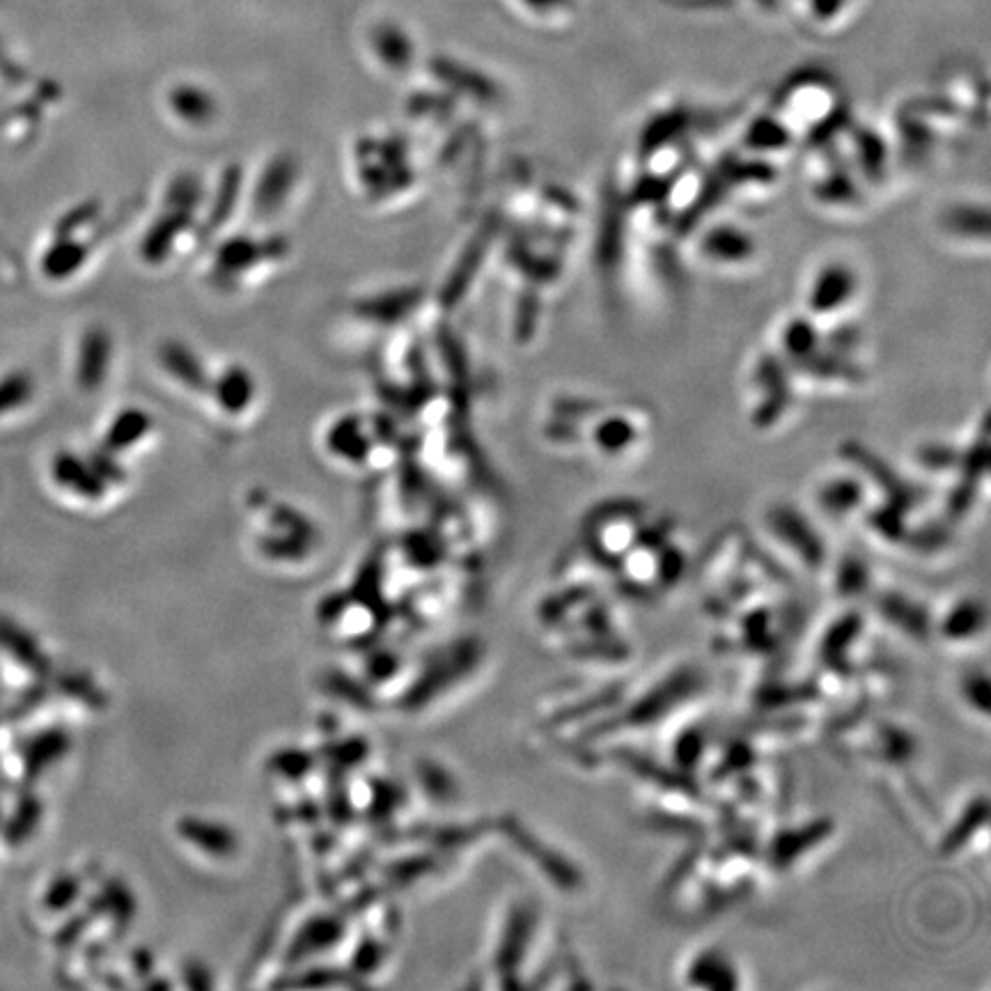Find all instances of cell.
I'll return each instance as SVG.
<instances>
[{
  "mask_svg": "<svg viewBox=\"0 0 991 991\" xmlns=\"http://www.w3.org/2000/svg\"><path fill=\"white\" fill-rule=\"evenodd\" d=\"M639 439H641V427L633 422L626 414L606 416L597 422V427L592 429L594 448H597L602 455H611V457H618V455L631 450L639 444Z\"/></svg>",
  "mask_w": 991,
  "mask_h": 991,
  "instance_id": "52a82bcc",
  "label": "cell"
},
{
  "mask_svg": "<svg viewBox=\"0 0 991 991\" xmlns=\"http://www.w3.org/2000/svg\"><path fill=\"white\" fill-rule=\"evenodd\" d=\"M975 207H953L943 216V225L950 234L964 232L966 236L975 234V230L987 234V212L975 218Z\"/></svg>",
  "mask_w": 991,
  "mask_h": 991,
  "instance_id": "5bb4252c",
  "label": "cell"
},
{
  "mask_svg": "<svg viewBox=\"0 0 991 991\" xmlns=\"http://www.w3.org/2000/svg\"><path fill=\"white\" fill-rule=\"evenodd\" d=\"M982 813H987V801L984 799H978V801H973L969 808H966V813L962 815V819H960V824L950 830V836L945 838V843H943V847H945V852H958V849H962L964 847V843L969 841V836H971V830H975V828H980L978 824H975V817L978 815H982Z\"/></svg>",
  "mask_w": 991,
  "mask_h": 991,
  "instance_id": "9a60e30c",
  "label": "cell"
},
{
  "mask_svg": "<svg viewBox=\"0 0 991 991\" xmlns=\"http://www.w3.org/2000/svg\"><path fill=\"white\" fill-rule=\"evenodd\" d=\"M522 3L537 14H553L572 8V0H522Z\"/></svg>",
  "mask_w": 991,
  "mask_h": 991,
  "instance_id": "d6986e66",
  "label": "cell"
},
{
  "mask_svg": "<svg viewBox=\"0 0 991 991\" xmlns=\"http://www.w3.org/2000/svg\"><path fill=\"white\" fill-rule=\"evenodd\" d=\"M791 138H795V132H791L774 110H769L767 115L758 117L746 132V149L756 154H769V152L776 154L787 149L791 145Z\"/></svg>",
  "mask_w": 991,
  "mask_h": 991,
  "instance_id": "9c48e42d",
  "label": "cell"
},
{
  "mask_svg": "<svg viewBox=\"0 0 991 991\" xmlns=\"http://www.w3.org/2000/svg\"><path fill=\"white\" fill-rule=\"evenodd\" d=\"M867 587V570L858 561H847L838 572L841 594H856Z\"/></svg>",
  "mask_w": 991,
  "mask_h": 991,
  "instance_id": "2e32d148",
  "label": "cell"
},
{
  "mask_svg": "<svg viewBox=\"0 0 991 991\" xmlns=\"http://www.w3.org/2000/svg\"><path fill=\"white\" fill-rule=\"evenodd\" d=\"M858 292V279L852 266L843 262L824 264L808 288L806 305L810 320H828L847 310Z\"/></svg>",
  "mask_w": 991,
  "mask_h": 991,
  "instance_id": "3957f363",
  "label": "cell"
},
{
  "mask_svg": "<svg viewBox=\"0 0 991 991\" xmlns=\"http://www.w3.org/2000/svg\"><path fill=\"white\" fill-rule=\"evenodd\" d=\"M880 611L895 622V626H902L906 633H914V637H927L932 624H930V615L927 611L906 600L904 594H884L880 600Z\"/></svg>",
  "mask_w": 991,
  "mask_h": 991,
  "instance_id": "8fae6325",
  "label": "cell"
},
{
  "mask_svg": "<svg viewBox=\"0 0 991 991\" xmlns=\"http://www.w3.org/2000/svg\"><path fill=\"white\" fill-rule=\"evenodd\" d=\"M828 822L810 824L806 830H785L774 843V863L791 865V861L804 856L813 847V843H819L824 836H828Z\"/></svg>",
  "mask_w": 991,
  "mask_h": 991,
  "instance_id": "7c38bea8",
  "label": "cell"
},
{
  "mask_svg": "<svg viewBox=\"0 0 991 991\" xmlns=\"http://www.w3.org/2000/svg\"><path fill=\"white\" fill-rule=\"evenodd\" d=\"M689 982L702 989H735L739 987L737 966L721 950H702L689 964Z\"/></svg>",
  "mask_w": 991,
  "mask_h": 991,
  "instance_id": "8992f818",
  "label": "cell"
},
{
  "mask_svg": "<svg viewBox=\"0 0 991 991\" xmlns=\"http://www.w3.org/2000/svg\"><path fill=\"white\" fill-rule=\"evenodd\" d=\"M847 6H849V0H808L810 17L819 23L836 21L845 12Z\"/></svg>",
  "mask_w": 991,
  "mask_h": 991,
  "instance_id": "ac0fdd59",
  "label": "cell"
},
{
  "mask_svg": "<svg viewBox=\"0 0 991 991\" xmlns=\"http://www.w3.org/2000/svg\"><path fill=\"white\" fill-rule=\"evenodd\" d=\"M783 347L789 356H795V359H801V361L815 356V351L819 347V333H817V327L810 317L808 320L806 317H797V320H791L785 327Z\"/></svg>",
  "mask_w": 991,
  "mask_h": 991,
  "instance_id": "4fadbf2b",
  "label": "cell"
},
{
  "mask_svg": "<svg viewBox=\"0 0 991 991\" xmlns=\"http://www.w3.org/2000/svg\"><path fill=\"white\" fill-rule=\"evenodd\" d=\"M698 253L713 266L737 269L756 258V240L739 225L713 223L698 240Z\"/></svg>",
  "mask_w": 991,
  "mask_h": 991,
  "instance_id": "5b68a950",
  "label": "cell"
},
{
  "mask_svg": "<svg viewBox=\"0 0 991 991\" xmlns=\"http://www.w3.org/2000/svg\"><path fill=\"white\" fill-rule=\"evenodd\" d=\"M984 606L975 600H964L945 613V618L941 620V633L953 641H969L984 629Z\"/></svg>",
  "mask_w": 991,
  "mask_h": 991,
  "instance_id": "30bf717a",
  "label": "cell"
},
{
  "mask_svg": "<svg viewBox=\"0 0 991 991\" xmlns=\"http://www.w3.org/2000/svg\"><path fill=\"white\" fill-rule=\"evenodd\" d=\"M767 524L771 535L789 548V553L808 565V567H822L826 546L813 524L804 517V514L791 505H776L767 514Z\"/></svg>",
  "mask_w": 991,
  "mask_h": 991,
  "instance_id": "277c9868",
  "label": "cell"
},
{
  "mask_svg": "<svg viewBox=\"0 0 991 991\" xmlns=\"http://www.w3.org/2000/svg\"><path fill=\"white\" fill-rule=\"evenodd\" d=\"M838 86L824 71H799L778 93L774 113L791 132H819L841 113Z\"/></svg>",
  "mask_w": 991,
  "mask_h": 991,
  "instance_id": "6da1fadb",
  "label": "cell"
},
{
  "mask_svg": "<svg viewBox=\"0 0 991 991\" xmlns=\"http://www.w3.org/2000/svg\"><path fill=\"white\" fill-rule=\"evenodd\" d=\"M819 507L834 519H845L863 505V480L838 475L834 480H824L817 492Z\"/></svg>",
  "mask_w": 991,
  "mask_h": 991,
  "instance_id": "ba28073f",
  "label": "cell"
},
{
  "mask_svg": "<svg viewBox=\"0 0 991 991\" xmlns=\"http://www.w3.org/2000/svg\"><path fill=\"white\" fill-rule=\"evenodd\" d=\"M643 524L639 514L626 509L624 505H604L594 512L587 524V542L594 556L606 561L611 567H618L620 561L639 542Z\"/></svg>",
  "mask_w": 991,
  "mask_h": 991,
  "instance_id": "7a4b0ae2",
  "label": "cell"
},
{
  "mask_svg": "<svg viewBox=\"0 0 991 991\" xmlns=\"http://www.w3.org/2000/svg\"><path fill=\"white\" fill-rule=\"evenodd\" d=\"M964 696L980 713L989 711V680L984 672H973V676L966 678Z\"/></svg>",
  "mask_w": 991,
  "mask_h": 991,
  "instance_id": "e0dca14e",
  "label": "cell"
}]
</instances>
